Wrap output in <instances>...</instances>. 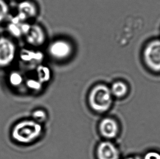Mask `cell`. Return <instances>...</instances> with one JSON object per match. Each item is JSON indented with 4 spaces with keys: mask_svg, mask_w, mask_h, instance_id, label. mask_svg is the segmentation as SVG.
I'll return each mask as SVG.
<instances>
[{
    "mask_svg": "<svg viewBox=\"0 0 160 159\" xmlns=\"http://www.w3.org/2000/svg\"><path fill=\"white\" fill-rule=\"evenodd\" d=\"M8 81L13 87L20 86L24 82V78L22 74L18 71H11L8 76Z\"/></svg>",
    "mask_w": 160,
    "mask_h": 159,
    "instance_id": "cell-15",
    "label": "cell"
},
{
    "mask_svg": "<svg viewBox=\"0 0 160 159\" xmlns=\"http://www.w3.org/2000/svg\"><path fill=\"white\" fill-rule=\"evenodd\" d=\"M38 10L34 2L30 0H22L17 7V12L14 17L22 22H28V20L36 17Z\"/></svg>",
    "mask_w": 160,
    "mask_h": 159,
    "instance_id": "cell-6",
    "label": "cell"
},
{
    "mask_svg": "<svg viewBox=\"0 0 160 159\" xmlns=\"http://www.w3.org/2000/svg\"><path fill=\"white\" fill-rule=\"evenodd\" d=\"M11 8L7 0H0V24L4 23L10 17Z\"/></svg>",
    "mask_w": 160,
    "mask_h": 159,
    "instance_id": "cell-13",
    "label": "cell"
},
{
    "mask_svg": "<svg viewBox=\"0 0 160 159\" xmlns=\"http://www.w3.org/2000/svg\"><path fill=\"white\" fill-rule=\"evenodd\" d=\"M7 25V30L9 36L13 38H23L30 27L31 24L28 22H22L14 16L9 18Z\"/></svg>",
    "mask_w": 160,
    "mask_h": 159,
    "instance_id": "cell-9",
    "label": "cell"
},
{
    "mask_svg": "<svg viewBox=\"0 0 160 159\" xmlns=\"http://www.w3.org/2000/svg\"><path fill=\"white\" fill-rule=\"evenodd\" d=\"M18 56H19V60L22 62L26 64H29L35 61L41 60L42 58L41 54L35 52L28 49H22L20 50L19 54L18 52Z\"/></svg>",
    "mask_w": 160,
    "mask_h": 159,
    "instance_id": "cell-12",
    "label": "cell"
},
{
    "mask_svg": "<svg viewBox=\"0 0 160 159\" xmlns=\"http://www.w3.org/2000/svg\"><path fill=\"white\" fill-rule=\"evenodd\" d=\"M26 86L31 90L34 91H39L41 90L43 84L38 80L30 79H28L26 82Z\"/></svg>",
    "mask_w": 160,
    "mask_h": 159,
    "instance_id": "cell-17",
    "label": "cell"
},
{
    "mask_svg": "<svg viewBox=\"0 0 160 159\" xmlns=\"http://www.w3.org/2000/svg\"><path fill=\"white\" fill-rule=\"evenodd\" d=\"M98 159H120V152L118 147L109 140L100 142L96 151Z\"/></svg>",
    "mask_w": 160,
    "mask_h": 159,
    "instance_id": "cell-7",
    "label": "cell"
},
{
    "mask_svg": "<svg viewBox=\"0 0 160 159\" xmlns=\"http://www.w3.org/2000/svg\"><path fill=\"white\" fill-rule=\"evenodd\" d=\"M110 92L113 98L121 99L125 97L128 92V87L125 82L117 81L112 84L110 87Z\"/></svg>",
    "mask_w": 160,
    "mask_h": 159,
    "instance_id": "cell-11",
    "label": "cell"
},
{
    "mask_svg": "<svg viewBox=\"0 0 160 159\" xmlns=\"http://www.w3.org/2000/svg\"><path fill=\"white\" fill-rule=\"evenodd\" d=\"M113 97L110 88L104 84H98L91 89L88 96L90 107L94 112L103 113L112 106Z\"/></svg>",
    "mask_w": 160,
    "mask_h": 159,
    "instance_id": "cell-2",
    "label": "cell"
},
{
    "mask_svg": "<svg viewBox=\"0 0 160 159\" xmlns=\"http://www.w3.org/2000/svg\"><path fill=\"white\" fill-rule=\"evenodd\" d=\"M18 55L17 45L9 36H0V69L11 67Z\"/></svg>",
    "mask_w": 160,
    "mask_h": 159,
    "instance_id": "cell-3",
    "label": "cell"
},
{
    "mask_svg": "<svg viewBox=\"0 0 160 159\" xmlns=\"http://www.w3.org/2000/svg\"><path fill=\"white\" fill-rule=\"evenodd\" d=\"M73 49L71 44L65 40L53 41L49 47V53L52 58L63 60L71 56Z\"/></svg>",
    "mask_w": 160,
    "mask_h": 159,
    "instance_id": "cell-5",
    "label": "cell"
},
{
    "mask_svg": "<svg viewBox=\"0 0 160 159\" xmlns=\"http://www.w3.org/2000/svg\"><path fill=\"white\" fill-rule=\"evenodd\" d=\"M143 59L148 68L155 73H160V39L148 43L143 51Z\"/></svg>",
    "mask_w": 160,
    "mask_h": 159,
    "instance_id": "cell-4",
    "label": "cell"
},
{
    "mask_svg": "<svg viewBox=\"0 0 160 159\" xmlns=\"http://www.w3.org/2000/svg\"><path fill=\"white\" fill-rule=\"evenodd\" d=\"M124 159H139L138 157H128Z\"/></svg>",
    "mask_w": 160,
    "mask_h": 159,
    "instance_id": "cell-19",
    "label": "cell"
},
{
    "mask_svg": "<svg viewBox=\"0 0 160 159\" xmlns=\"http://www.w3.org/2000/svg\"><path fill=\"white\" fill-rule=\"evenodd\" d=\"M142 159H160V152L157 151H148L144 155Z\"/></svg>",
    "mask_w": 160,
    "mask_h": 159,
    "instance_id": "cell-18",
    "label": "cell"
},
{
    "mask_svg": "<svg viewBox=\"0 0 160 159\" xmlns=\"http://www.w3.org/2000/svg\"><path fill=\"white\" fill-rule=\"evenodd\" d=\"M43 131L42 125L33 119L22 120L13 128L12 136L16 142L28 144L37 140Z\"/></svg>",
    "mask_w": 160,
    "mask_h": 159,
    "instance_id": "cell-1",
    "label": "cell"
},
{
    "mask_svg": "<svg viewBox=\"0 0 160 159\" xmlns=\"http://www.w3.org/2000/svg\"><path fill=\"white\" fill-rule=\"evenodd\" d=\"M98 130L103 137L110 140L117 137L119 135L120 128L115 119L111 117H105L100 121Z\"/></svg>",
    "mask_w": 160,
    "mask_h": 159,
    "instance_id": "cell-8",
    "label": "cell"
},
{
    "mask_svg": "<svg viewBox=\"0 0 160 159\" xmlns=\"http://www.w3.org/2000/svg\"><path fill=\"white\" fill-rule=\"evenodd\" d=\"M32 119L39 123L46 122L48 118V115L46 111L42 109H37L33 112L32 114Z\"/></svg>",
    "mask_w": 160,
    "mask_h": 159,
    "instance_id": "cell-16",
    "label": "cell"
},
{
    "mask_svg": "<svg viewBox=\"0 0 160 159\" xmlns=\"http://www.w3.org/2000/svg\"><path fill=\"white\" fill-rule=\"evenodd\" d=\"M7 1H17V0H7Z\"/></svg>",
    "mask_w": 160,
    "mask_h": 159,
    "instance_id": "cell-20",
    "label": "cell"
},
{
    "mask_svg": "<svg viewBox=\"0 0 160 159\" xmlns=\"http://www.w3.org/2000/svg\"><path fill=\"white\" fill-rule=\"evenodd\" d=\"M24 38L28 45L33 47H39L45 43L46 33L43 29L38 25H31Z\"/></svg>",
    "mask_w": 160,
    "mask_h": 159,
    "instance_id": "cell-10",
    "label": "cell"
},
{
    "mask_svg": "<svg viewBox=\"0 0 160 159\" xmlns=\"http://www.w3.org/2000/svg\"><path fill=\"white\" fill-rule=\"evenodd\" d=\"M38 79L43 84L48 82L51 78V72L49 68L43 65H39L37 69Z\"/></svg>",
    "mask_w": 160,
    "mask_h": 159,
    "instance_id": "cell-14",
    "label": "cell"
}]
</instances>
